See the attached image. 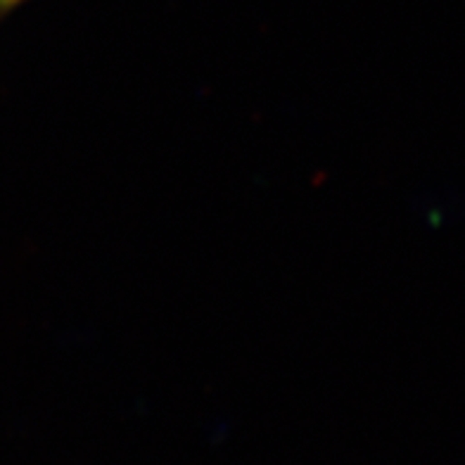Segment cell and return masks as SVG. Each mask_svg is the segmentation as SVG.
<instances>
[{
  "mask_svg": "<svg viewBox=\"0 0 465 465\" xmlns=\"http://www.w3.org/2000/svg\"><path fill=\"white\" fill-rule=\"evenodd\" d=\"M10 3H13V0H0V7H5V5H10Z\"/></svg>",
  "mask_w": 465,
  "mask_h": 465,
  "instance_id": "cell-1",
  "label": "cell"
}]
</instances>
